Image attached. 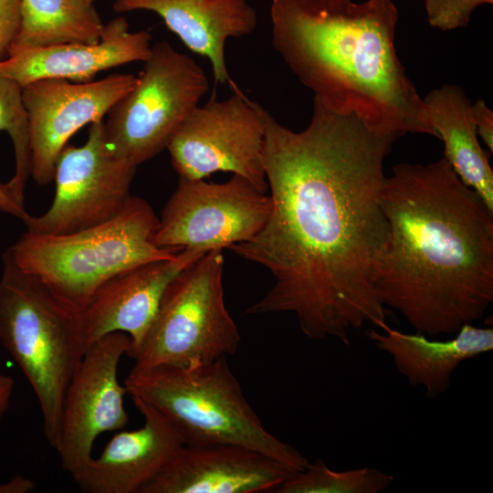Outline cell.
<instances>
[{
  "instance_id": "cell-21",
  "label": "cell",
  "mask_w": 493,
  "mask_h": 493,
  "mask_svg": "<svg viewBox=\"0 0 493 493\" xmlns=\"http://www.w3.org/2000/svg\"><path fill=\"white\" fill-rule=\"evenodd\" d=\"M103 28L93 4L80 0H21L20 26L14 44H93L100 41Z\"/></svg>"
},
{
  "instance_id": "cell-26",
  "label": "cell",
  "mask_w": 493,
  "mask_h": 493,
  "mask_svg": "<svg viewBox=\"0 0 493 493\" xmlns=\"http://www.w3.org/2000/svg\"><path fill=\"white\" fill-rule=\"evenodd\" d=\"M472 115L479 136L490 152L493 151V111L487 102L480 99L471 105Z\"/></svg>"
},
{
  "instance_id": "cell-11",
  "label": "cell",
  "mask_w": 493,
  "mask_h": 493,
  "mask_svg": "<svg viewBox=\"0 0 493 493\" xmlns=\"http://www.w3.org/2000/svg\"><path fill=\"white\" fill-rule=\"evenodd\" d=\"M271 209L270 195L239 175L223 184L179 177L152 241L159 247L181 250L229 248L255 236Z\"/></svg>"
},
{
  "instance_id": "cell-3",
  "label": "cell",
  "mask_w": 493,
  "mask_h": 493,
  "mask_svg": "<svg viewBox=\"0 0 493 493\" xmlns=\"http://www.w3.org/2000/svg\"><path fill=\"white\" fill-rule=\"evenodd\" d=\"M272 45L329 110L403 136H435L395 47L392 0H271Z\"/></svg>"
},
{
  "instance_id": "cell-14",
  "label": "cell",
  "mask_w": 493,
  "mask_h": 493,
  "mask_svg": "<svg viewBox=\"0 0 493 493\" xmlns=\"http://www.w3.org/2000/svg\"><path fill=\"white\" fill-rule=\"evenodd\" d=\"M206 252L182 249L173 258L133 267L105 282L79 312L84 349L107 334L123 332L131 341L129 356L152 323L168 285Z\"/></svg>"
},
{
  "instance_id": "cell-16",
  "label": "cell",
  "mask_w": 493,
  "mask_h": 493,
  "mask_svg": "<svg viewBox=\"0 0 493 493\" xmlns=\"http://www.w3.org/2000/svg\"><path fill=\"white\" fill-rule=\"evenodd\" d=\"M147 31L131 32L123 16L106 25L97 43L71 42L36 47L13 44L0 60V74L21 86L45 79L88 82L100 72L127 63L144 62L152 50Z\"/></svg>"
},
{
  "instance_id": "cell-17",
  "label": "cell",
  "mask_w": 493,
  "mask_h": 493,
  "mask_svg": "<svg viewBox=\"0 0 493 493\" xmlns=\"http://www.w3.org/2000/svg\"><path fill=\"white\" fill-rule=\"evenodd\" d=\"M143 425L116 433L100 455L72 477L85 493H141L184 446L168 419L148 402L130 395Z\"/></svg>"
},
{
  "instance_id": "cell-2",
  "label": "cell",
  "mask_w": 493,
  "mask_h": 493,
  "mask_svg": "<svg viewBox=\"0 0 493 493\" xmlns=\"http://www.w3.org/2000/svg\"><path fill=\"white\" fill-rule=\"evenodd\" d=\"M388 236L373 284L381 303L428 336L454 334L493 301V210L443 157L385 177Z\"/></svg>"
},
{
  "instance_id": "cell-23",
  "label": "cell",
  "mask_w": 493,
  "mask_h": 493,
  "mask_svg": "<svg viewBox=\"0 0 493 493\" xmlns=\"http://www.w3.org/2000/svg\"><path fill=\"white\" fill-rule=\"evenodd\" d=\"M3 59L0 57V60ZM12 139L16 155V172L8 184L17 197L25 201V188L31 175V150L23 86L0 74V132Z\"/></svg>"
},
{
  "instance_id": "cell-5",
  "label": "cell",
  "mask_w": 493,
  "mask_h": 493,
  "mask_svg": "<svg viewBox=\"0 0 493 493\" xmlns=\"http://www.w3.org/2000/svg\"><path fill=\"white\" fill-rule=\"evenodd\" d=\"M0 342L29 382L45 437L56 450L65 393L85 351L79 311L22 270L8 249L0 278Z\"/></svg>"
},
{
  "instance_id": "cell-4",
  "label": "cell",
  "mask_w": 493,
  "mask_h": 493,
  "mask_svg": "<svg viewBox=\"0 0 493 493\" xmlns=\"http://www.w3.org/2000/svg\"><path fill=\"white\" fill-rule=\"evenodd\" d=\"M127 393L161 412L184 445L230 444L257 451L301 471L309 460L264 426L248 404L226 357L189 365L131 370Z\"/></svg>"
},
{
  "instance_id": "cell-30",
  "label": "cell",
  "mask_w": 493,
  "mask_h": 493,
  "mask_svg": "<svg viewBox=\"0 0 493 493\" xmlns=\"http://www.w3.org/2000/svg\"><path fill=\"white\" fill-rule=\"evenodd\" d=\"M80 1L85 2V3H89V4H93V2L95 0H80Z\"/></svg>"
},
{
  "instance_id": "cell-10",
  "label": "cell",
  "mask_w": 493,
  "mask_h": 493,
  "mask_svg": "<svg viewBox=\"0 0 493 493\" xmlns=\"http://www.w3.org/2000/svg\"><path fill=\"white\" fill-rule=\"evenodd\" d=\"M136 168L108 150L103 120L91 123L82 146L67 144L62 149L56 163L54 200L41 215L23 220L26 232L69 234L113 218L131 196Z\"/></svg>"
},
{
  "instance_id": "cell-12",
  "label": "cell",
  "mask_w": 493,
  "mask_h": 493,
  "mask_svg": "<svg viewBox=\"0 0 493 493\" xmlns=\"http://www.w3.org/2000/svg\"><path fill=\"white\" fill-rule=\"evenodd\" d=\"M131 347L126 333L101 337L85 350L70 379L56 451L62 468L71 476L92 457L100 435L121 430L129 422L123 404L127 389L118 380V366Z\"/></svg>"
},
{
  "instance_id": "cell-27",
  "label": "cell",
  "mask_w": 493,
  "mask_h": 493,
  "mask_svg": "<svg viewBox=\"0 0 493 493\" xmlns=\"http://www.w3.org/2000/svg\"><path fill=\"white\" fill-rule=\"evenodd\" d=\"M0 212L11 215L22 221L27 217L25 202L20 200L10 184L0 183Z\"/></svg>"
},
{
  "instance_id": "cell-15",
  "label": "cell",
  "mask_w": 493,
  "mask_h": 493,
  "mask_svg": "<svg viewBox=\"0 0 493 493\" xmlns=\"http://www.w3.org/2000/svg\"><path fill=\"white\" fill-rule=\"evenodd\" d=\"M295 472L241 446L184 445L141 493L275 492Z\"/></svg>"
},
{
  "instance_id": "cell-25",
  "label": "cell",
  "mask_w": 493,
  "mask_h": 493,
  "mask_svg": "<svg viewBox=\"0 0 493 493\" xmlns=\"http://www.w3.org/2000/svg\"><path fill=\"white\" fill-rule=\"evenodd\" d=\"M20 1L0 0V57L5 58L20 26Z\"/></svg>"
},
{
  "instance_id": "cell-29",
  "label": "cell",
  "mask_w": 493,
  "mask_h": 493,
  "mask_svg": "<svg viewBox=\"0 0 493 493\" xmlns=\"http://www.w3.org/2000/svg\"><path fill=\"white\" fill-rule=\"evenodd\" d=\"M14 387V379L0 372V422L11 404Z\"/></svg>"
},
{
  "instance_id": "cell-20",
  "label": "cell",
  "mask_w": 493,
  "mask_h": 493,
  "mask_svg": "<svg viewBox=\"0 0 493 493\" xmlns=\"http://www.w3.org/2000/svg\"><path fill=\"white\" fill-rule=\"evenodd\" d=\"M435 137L444 143V158L461 181L493 210V171L475 126L471 101L455 84L429 91L424 98Z\"/></svg>"
},
{
  "instance_id": "cell-9",
  "label": "cell",
  "mask_w": 493,
  "mask_h": 493,
  "mask_svg": "<svg viewBox=\"0 0 493 493\" xmlns=\"http://www.w3.org/2000/svg\"><path fill=\"white\" fill-rule=\"evenodd\" d=\"M233 94L210 99L196 106L170 138L168 150L180 178L204 179L216 172H230L266 193L265 127L260 104L248 99L232 81Z\"/></svg>"
},
{
  "instance_id": "cell-22",
  "label": "cell",
  "mask_w": 493,
  "mask_h": 493,
  "mask_svg": "<svg viewBox=\"0 0 493 493\" xmlns=\"http://www.w3.org/2000/svg\"><path fill=\"white\" fill-rule=\"evenodd\" d=\"M393 481L392 475L376 468L334 471L318 458L285 480L277 493H377Z\"/></svg>"
},
{
  "instance_id": "cell-1",
  "label": "cell",
  "mask_w": 493,
  "mask_h": 493,
  "mask_svg": "<svg viewBox=\"0 0 493 493\" xmlns=\"http://www.w3.org/2000/svg\"><path fill=\"white\" fill-rule=\"evenodd\" d=\"M259 110L272 209L255 236L229 249L268 270L274 284L246 312H291L308 338L349 345L351 329L387 324L373 273L388 236L383 163L401 136L315 98L300 131Z\"/></svg>"
},
{
  "instance_id": "cell-24",
  "label": "cell",
  "mask_w": 493,
  "mask_h": 493,
  "mask_svg": "<svg viewBox=\"0 0 493 493\" xmlns=\"http://www.w3.org/2000/svg\"><path fill=\"white\" fill-rule=\"evenodd\" d=\"M493 0H425L427 21L432 27L451 31L468 25L473 11Z\"/></svg>"
},
{
  "instance_id": "cell-7",
  "label": "cell",
  "mask_w": 493,
  "mask_h": 493,
  "mask_svg": "<svg viewBox=\"0 0 493 493\" xmlns=\"http://www.w3.org/2000/svg\"><path fill=\"white\" fill-rule=\"evenodd\" d=\"M222 250L207 251L168 285L148 331L129 355L133 368L206 362L237 351L241 337L225 303Z\"/></svg>"
},
{
  "instance_id": "cell-8",
  "label": "cell",
  "mask_w": 493,
  "mask_h": 493,
  "mask_svg": "<svg viewBox=\"0 0 493 493\" xmlns=\"http://www.w3.org/2000/svg\"><path fill=\"white\" fill-rule=\"evenodd\" d=\"M132 89L107 113L108 150L135 165L152 159L207 92L204 68L168 42L152 47Z\"/></svg>"
},
{
  "instance_id": "cell-18",
  "label": "cell",
  "mask_w": 493,
  "mask_h": 493,
  "mask_svg": "<svg viewBox=\"0 0 493 493\" xmlns=\"http://www.w3.org/2000/svg\"><path fill=\"white\" fill-rule=\"evenodd\" d=\"M112 7L116 13L157 14L187 48L210 61L215 84L231 80L227 40L248 36L257 26V13L246 0H115Z\"/></svg>"
},
{
  "instance_id": "cell-28",
  "label": "cell",
  "mask_w": 493,
  "mask_h": 493,
  "mask_svg": "<svg viewBox=\"0 0 493 493\" xmlns=\"http://www.w3.org/2000/svg\"><path fill=\"white\" fill-rule=\"evenodd\" d=\"M36 488L35 482L24 476L16 475L0 484V493H28Z\"/></svg>"
},
{
  "instance_id": "cell-13",
  "label": "cell",
  "mask_w": 493,
  "mask_h": 493,
  "mask_svg": "<svg viewBox=\"0 0 493 493\" xmlns=\"http://www.w3.org/2000/svg\"><path fill=\"white\" fill-rule=\"evenodd\" d=\"M136 81L132 74L117 73L96 81L45 79L23 87L31 175L37 184L54 181L58 157L69 138L86 124L103 120Z\"/></svg>"
},
{
  "instance_id": "cell-19",
  "label": "cell",
  "mask_w": 493,
  "mask_h": 493,
  "mask_svg": "<svg viewBox=\"0 0 493 493\" xmlns=\"http://www.w3.org/2000/svg\"><path fill=\"white\" fill-rule=\"evenodd\" d=\"M382 330L369 329L365 335L391 355L397 371L412 386L425 387L428 398L449 389L451 376L463 361L493 350V330L471 323L462 325L446 341H432L420 332L405 333L387 324Z\"/></svg>"
},
{
  "instance_id": "cell-6",
  "label": "cell",
  "mask_w": 493,
  "mask_h": 493,
  "mask_svg": "<svg viewBox=\"0 0 493 493\" xmlns=\"http://www.w3.org/2000/svg\"><path fill=\"white\" fill-rule=\"evenodd\" d=\"M159 218L144 199L131 195L113 218L69 234L25 233L8 248L16 264L80 312L114 276L133 267L174 257L181 249L157 246Z\"/></svg>"
}]
</instances>
